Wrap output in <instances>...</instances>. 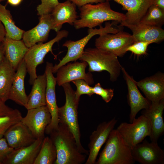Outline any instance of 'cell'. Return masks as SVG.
I'll list each match as a JSON object with an SVG mask.
<instances>
[{
	"label": "cell",
	"mask_w": 164,
	"mask_h": 164,
	"mask_svg": "<svg viewBox=\"0 0 164 164\" xmlns=\"http://www.w3.org/2000/svg\"><path fill=\"white\" fill-rule=\"evenodd\" d=\"M56 150L54 164H82L87 156L82 153L73 135L65 124L59 122L57 128L49 134Z\"/></svg>",
	"instance_id": "6da1fadb"
},
{
	"label": "cell",
	"mask_w": 164,
	"mask_h": 164,
	"mask_svg": "<svg viewBox=\"0 0 164 164\" xmlns=\"http://www.w3.org/2000/svg\"><path fill=\"white\" fill-rule=\"evenodd\" d=\"M79 10L80 18L76 20L73 25L77 29L85 27L93 28L108 21L121 22L125 19V14L112 10L108 1L95 5L86 4L80 7Z\"/></svg>",
	"instance_id": "7a4b0ae2"
},
{
	"label": "cell",
	"mask_w": 164,
	"mask_h": 164,
	"mask_svg": "<svg viewBox=\"0 0 164 164\" xmlns=\"http://www.w3.org/2000/svg\"><path fill=\"white\" fill-rule=\"evenodd\" d=\"M65 95L66 101L63 106L58 108L59 122L65 124L68 127L75 139L78 147L80 152L88 155V151L81 145V134L78 121V108L80 100L75 96L70 82L62 86Z\"/></svg>",
	"instance_id": "3957f363"
},
{
	"label": "cell",
	"mask_w": 164,
	"mask_h": 164,
	"mask_svg": "<svg viewBox=\"0 0 164 164\" xmlns=\"http://www.w3.org/2000/svg\"><path fill=\"white\" fill-rule=\"evenodd\" d=\"M79 60L87 63L90 72L107 71L113 82L117 80L121 71L118 56L96 47L85 49Z\"/></svg>",
	"instance_id": "277c9868"
},
{
	"label": "cell",
	"mask_w": 164,
	"mask_h": 164,
	"mask_svg": "<svg viewBox=\"0 0 164 164\" xmlns=\"http://www.w3.org/2000/svg\"><path fill=\"white\" fill-rule=\"evenodd\" d=\"M96 164H133L131 149L125 143L117 129L110 133Z\"/></svg>",
	"instance_id": "5b68a950"
},
{
	"label": "cell",
	"mask_w": 164,
	"mask_h": 164,
	"mask_svg": "<svg viewBox=\"0 0 164 164\" xmlns=\"http://www.w3.org/2000/svg\"><path fill=\"white\" fill-rule=\"evenodd\" d=\"M113 23H110V22H107L105 23L104 27L100 26L98 29L95 28L89 29L88 35L83 38L76 41L68 40L66 41L63 45V46L67 48V53L62 60H59L58 64L53 66L52 68L53 73H56L58 70L62 66L70 62L76 61L79 59L84 52L85 47L94 36L106 33L114 34L118 32L120 30L113 27Z\"/></svg>",
	"instance_id": "8992f818"
},
{
	"label": "cell",
	"mask_w": 164,
	"mask_h": 164,
	"mask_svg": "<svg viewBox=\"0 0 164 164\" xmlns=\"http://www.w3.org/2000/svg\"><path fill=\"white\" fill-rule=\"evenodd\" d=\"M68 32L65 30L59 31L57 32L56 36L49 42L43 43L39 42L29 48L24 58L25 62L27 72L29 76V83L32 85L34 80L37 77L36 68L39 64L43 63L44 59L46 54L50 52L55 59L57 55L53 52L52 47L56 42H59L62 39L68 36Z\"/></svg>",
	"instance_id": "52a82bcc"
},
{
	"label": "cell",
	"mask_w": 164,
	"mask_h": 164,
	"mask_svg": "<svg viewBox=\"0 0 164 164\" xmlns=\"http://www.w3.org/2000/svg\"><path fill=\"white\" fill-rule=\"evenodd\" d=\"M125 144L131 149L142 142L147 136H151V127L149 120L142 114L130 123H121L116 129Z\"/></svg>",
	"instance_id": "ba28073f"
},
{
	"label": "cell",
	"mask_w": 164,
	"mask_h": 164,
	"mask_svg": "<svg viewBox=\"0 0 164 164\" xmlns=\"http://www.w3.org/2000/svg\"><path fill=\"white\" fill-rule=\"evenodd\" d=\"M132 35L120 30L114 33H106L99 35L95 41L96 48L121 57L127 52L128 47L134 43Z\"/></svg>",
	"instance_id": "9c48e42d"
},
{
	"label": "cell",
	"mask_w": 164,
	"mask_h": 164,
	"mask_svg": "<svg viewBox=\"0 0 164 164\" xmlns=\"http://www.w3.org/2000/svg\"><path fill=\"white\" fill-rule=\"evenodd\" d=\"M21 121L30 130L36 138L45 137V130L51 121V115L46 106L27 110Z\"/></svg>",
	"instance_id": "30bf717a"
},
{
	"label": "cell",
	"mask_w": 164,
	"mask_h": 164,
	"mask_svg": "<svg viewBox=\"0 0 164 164\" xmlns=\"http://www.w3.org/2000/svg\"><path fill=\"white\" fill-rule=\"evenodd\" d=\"M53 66L52 63L46 62L45 72L47 79L46 91V104L51 118V122L47 127L45 130V133L48 135L57 128L59 123L58 107L57 105L56 95V78L54 76L52 71Z\"/></svg>",
	"instance_id": "8fae6325"
},
{
	"label": "cell",
	"mask_w": 164,
	"mask_h": 164,
	"mask_svg": "<svg viewBox=\"0 0 164 164\" xmlns=\"http://www.w3.org/2000/svg\"><path fill=\"white\" fill-rule=\"evenodd\" d=\"M117 122L114 118L108 121H104L98 125L89 137L88 145L89 154L85 164H95L99 151L106 142L108 136Z\"/></svg>",
	"instance_id": "7c38bea8"
},
{
	"label": "cell",
	"mask_w": 164,
	"mask_h": 164,
	"mask_svg": "<svg viewBox=\"0 0 164 164\" xmlns=\"http://www.w3.org/2000/svg\"><path fill=\"white\" fill-rule=\"evenodd\" d=\"M131 153L135 161L140 164H164V151L157 142L145 140L132 149Z\"/></svg>",
	"instance_id": "4fadbf2b"
},
{
	"label": "cell",
	"mask_w": 164,
	"mask_h": 164,
	"mask_svg": "<svg viewBox=\"0 0 164 164\" xmlns=\"http://www.w3.org/2000/svg\"><path fill=\"white\" fill-rule=\"evenodd\" d=\"M67 64L61 67L56 72L57 83L59 86L79 79H83L89 85L94 84L92 74L91 72H86V68L88 65L86 62L76 61Z\"/></svg>",
	"instance_id": "5bb4252c"
},
{
	"label": "cell",
	"mask_w": 164,
	"mask_h": 164,
	"mask_svg": "<svg viewBox=\"0 0 164 164\" xmlns=\"http://www.w3.org/2000/svg\"><path fill=\"white\" fill-rule=\"evenodd\" d=\"M121 71L127 86L128 102L130 108L129 120L131 123L137 113L141 110L148 108L151 102L142 94L137 85V81L133 77L130 76L123 67Z\"/></svg>",
	"instance_id": "9a60e30c"
},
{
	"label": "cell",
	"mask_w": 164,
	"mask_h": 164,
	"mask_svg": "<svg viewBox=\"0 0 164 164\" xmlns=\"http://www.w3.org/2000/svg\"><path fill=\"white\" fill-rule=\"evenodd\" d=\"M113 1L120 4L127 12L125 19L120 22V27L133 26L139 23L141 19L152 5V0H105Z\"/></svg>",
	"instance_id": "2e32d148"
},
{
	"label": "cell",
	"mask_w": 164,
	"mask_h": 164,
	"mask_svg": "<svg viewBox=\"0 0 164 164\" xmlns=\"http://www.w3.org/2000/svg\"><path fill=\"white\" fill-rule=\"evenodd\" d=\"M164 99L151 102L149 107L142 112V114L147 118L150 123L152 134L150 138L152 142H157L164 133Z\"/></svg>",
	"instance_id": "e0dca14e"
},
{
	"label": "cell",
	"mask_w": 164,
	"mask_h": 164,
	"mask_svg": "<svg viewBox=\"0 0 164 164\" xmlns=\"http://www.w3.org/2000/svg\"><path fill=\"white\" fill-rule=\"evenodd\" d=\"M53 27V20L51 13L40 16L39 22L36 26L25 31L22 40L28 48L37 43L46 41Z\"/></svg>",
	"instance_id": "ac0fdd59"
},
{
	"label": "cell",
	"mask_w": 164,
	"mask_h": 164,
	"mask_svg": "<svg viewBox=\"0 0 164 164\" xmlns=\"http://www.w3.org/2000/svg\"><path fill=\"white\" fill-rule=\"evenodd\" d=\"M9 146L16 149L29 146L36 139L29 128L21 121L11 126L4 134Z\"/></svg>",
	"instance_id": "d6986e66"
},
{
	"label": "cell",
	"mask_w": 164,
	"mask_h": 164,
	"mask_svg": "<svg viewBox=\"0 0 164 164\" xmlns=\"http://www.w3.org/2000/svg\"><path fill=\"white\" fill-rule=\"evenodd\" d=\"M137 85L151 102L164 99V74L158 72L136 82Z\"/></svg>",
	"instance_id": "ffe728a7"
},
{
	"label": "cell",
	"mask_w": 164,
	"mask_h": 164,
	"mask_svg": "<svg viewBox=\"0 0 164 164\" xmlns=\"http://www.w3.org/2000/svg\"><path fill=\"white\" fill-rule=\"evenodd\" d=\"M44 138H37L29 146L14 149L3 161V164H34Z\"/></svg>",
	"instance_id": "44dd1931"
},
{
	"label": "cell",
	"mask_w": 164,
	"mask_h": 164,
	"mask_svg": "<svg viewBox=\"0 0 164 164\" xmlns=\"http://www.w3.org/2000/svg\"><path fill=\"white\" fill-rule=\"evenodd\" d=\"M77 13L76 5L72 2L66 0L59 3L51 13L53 22V29L57 32L65 23L73 25L78 18Z\"/></svg>",
	"instance_id": "7402d4cb"
},
{
	"label": "cell",
	"mask_w": 164,
	"mask_h": 164,
	"mask_svg": "<svg viewBox=\"0 0 164 164\" xmlns=\"http://www.w3.org/2000/svg\"><path fill=\"white\" fill-rule=\"evenodd\" d=\"M27 72L26 66L23 59L16 71L9 96V99L25 108L28 98L24 86V80Z\"/></svg>",
	"instance_id": "603a6c76"
},
{
	"label": "cell",
	"mask_w": 164,
	"mask_h": 164,
	"mask_svg": "<svg viewBox=\"0 0 164 164\" xmlns=\"http://www.w3.org/2000/svg\"><path fill=\"white\" fill-rule=\"evenodd\" d=\"M127 27L132 32L134 42L146 41L158 43L164 39V30L162 27L140 23Z\"/></svg>",
	"instance_id": "cb8c5ba5"
},
{
	"label": "cell",
	"mask_w": 164,
	"mask_h": 164,
	"mask_svg": "<svg viewBox=\"0 0 164 164\" xmlns=\"http://www.w3.org/2000/svg\"><path fill=\"white\" fill-rule=\"evenodd\" d=\"M3 43L5 56L11 66L16 71L29 48L22 40H14L6 36Z\"/></svg>",
	"instance_id": "d4e9b609"
},
{
	"label": "cell",
	"mask_w": 164,
	"mask_h": 164,
	"mask_svg": "<svg viewBox=\"0 0 164 164\" xmlns=\"http://www.w3.org/2000/svg\"><path fill=\"white\" fill-rule=\"evenodd\" d=\"M46 77L45 72L42 75L37 76L33 81L31 91L28 96L27 103L25 108L27 110L46 106Z\"/></svg>",
	"instance_id": "484cf974"
},
{
	"label": "cell",
	"mask_w": 164,
	"mask_h": 164,
	"mask_svg": "<svg viewBox=\"0 0 164 164\" xmlns=\"http://www.w3.org/2000/svg\"><path fill=\"white\" fill-rule=\"evenodd\" d=\"M15 72L5 56L0 67V99L4 102L9 99Z\"/></svg>",
	"instance_id": "4316f807"
},
{
	"label": "cell",
	"mask_w": 164,
	"mask_h": 164,
	"mask_svg": "<svg viewBox=\"0 0 164 164\" xmlns=\"http://www.w3.org/2000/svg\"><path fill=\"white\" fill-rule=\"evenodd\" d=\"M0 20L6 31V36L12 39L20 40L25 31L17 27L15 24L10 11L5 5L0 4Z\"/></svg>",
	"instance_id": "83f0119b"
},
{
	"label": "cell",
	"mask_w": 164,
	"mask_h": 164,
	"mask_svg": "<svg viewBox=\"0 0 164 164\" xmlns=\"http://www.w3.org/2000/svg\"><path fill=\"white\" fill-rule=\"evenodd\" d=\"M56 159L55 147L50 137H45L34 164H54Z\"/></svg>",
	"instance_id": "f1b7e54d"
},
{
	"label": "cell",
	"mask_w": 164,
	"mask_h": 164,
	"mask_svg": "<svg viewBox=\"0 0 164 164\" xmlns=\"http://www.w3.org/2000/svg\"><path fill=\"white\" fill-rule=\"evenodd\" d=\"M139 23L162 27L164 23V10L156 5H152L149 7Z\"/></svg>",
	"instance_id": "f546056e"
},
{
	"label": "cell",
	"mask_w": 164,
	"mask_h": 164,
	"mask_svg": "<svg viewBox=\"0 0 164 164\" xmlns=\"http://www.w3.org/2000/svg\"><path fill=\"white\" fill-rule=\"evenodd\" d=\"M22 117L21 112L17 109H14L9 115L0 117V139L11 126L21 121Z\"/></svg>",
	"instance_id": "4dcf8cb0"
},
{
	"label": "cell",
	"mask_w": 164,
	"mask_h": 164,
	"mask_svg": "<svg viewBox=\"0 0 164 164\" xmlns=\"http://www.w3.org/2000/svg\"><path fill=\"white\" fill-rule=\"evenodd\" d=\"M76 86L77 90L75 91L76 98L80 100V96L83 94H86L90 96L94 94L92 91V87L84 80L79 79L72 81Z\"/></svg>",
	"instance_id": "1f68e13d"
},
{
	"label": "cell",
	"mask_w": 164,
	"mask_h": 164,
	"mask_svg": "<svg viewBox=\"0 0 164 164\" xmlns=\"http://www.w3.org/2000/svg\"><path fill=\"white\" fill-rule=\"evenodd\" d=\"M41 4L37 7V14L42 15L51 13L59 2L58 0H41Z\"/></svg>",
	"instance_id": "d6a6232c"
},
{
	"label": "cell",
	"mask_w": 164,
	"mask_h": 164,
	"mask_svg": "<svg viewBox=\"0 0 164 164\" xmlns=\"http://www.w3.org/2000/svg\"><path fill=\"white\" fill-rule=\"evenodd\" d=\"M114 90L111 88H103L99 83L92 87L94 94H96L101 97L102 99L106 103L109 102L112 99L114 94Z\"/></svg>",
	"instance_id": "836d02e7"
},
{
	"label": "cell",
	"mask_w": 164,
	"mask_h": 164,
	"mask_svg": "<svg viewBox=\"0 0 164 164\" xmlns=\"http://www.w3.org/2000/svg\"><path fill=\"white\" fill-rule=\"evenodd\" d=\"M151 43L146 41H138L133 43L127 48V52L130 51L135 55L145 54L148 46Z\"/></svg>",
	"instance_id": "e575fe53"
},
{
	"label": "cell",
	"mask_w": 164,
	"mask_h": 164,
	"mask_svg": "<svg viewBox=\"0 0 164 164\" xmlns=\"http://www.w3.org/2000/svg\"><path fill=\"white\" fill-rule=\"evenodd\" d=\"M14 149L10 147L4 138L0 139V161H3Z\"/></svg>",
	"instance_id": "d590c367"
},
{
	"label": "cell",
	"mask_w": 164,
	"mask_h": 164,
	"mask_svg": "<svg viewBox=\"0 0 164 164\" xmlns=\"http://www.w3.org/2000/svg\"><path fill=\"white\" fill-rule=\"evenodd\" d=\"M74 4L76 6L81 7L86 4L94 3H99L105 2V0H66Z\"/></svg>",
	"instance_id": "8d00e7d4"
},
{
	"label": "cell",
	"mask_w": 164,
	"mask_h": 164,
	"mask_svg": "<svg viewBox=\"0 0 164 164\" xmlns=\"http://www.w3.org/2000/svg\"><path fill=\"white\" fill-rule=\"evenodd\" d=\"M14 109L6 105L5 102L0 99V117L8 115L13 112Z\"/></svg>",
	"instance_id": "74e56055"
},
{
	"label": "cell",
	"mask_w": 164,
	"mask_h": 164,
	"mask_svg": "<svg viewBox=\"0 0 164 164\" xmlns=\"http://www.w3.org/2000/svg\"><path fill=\"white\" fill-rule=\"evenodd\" d=\"M6 33V31L4 26L0 20V43L4 42Z\"/></svg>",
	"instance_id": "f35d334b"
},
{
	"label": "cell",
	"mask_w": 164,
	"mask_h": 164,
	"mask_svg": "<svg viewBox=\"0 0 164 164\" xmlns=\"http://www.w3.org/2000/svg\"><path fill=\"white\" fill-rule=\"evenodd\" d=\"M5 49L3 42L0 43V67L5 57Z\"/></svg>",
	"instance_id": "ab89813d"
},
{
	"label": "cell",
	"mask_w": 164,
	"mask_h": 164,
	"mask_svg": "<svg viewBox=\"0 0 164 164\" xmlns=\"http://www.w3.org/2000/svg\"><path fill=\"white\" fill-rule=\"evenodd\" d=\"M154 5L164 10V0H152Z\"/></svg>",
	"instance_id": "60d3db41"
},
{
	"label": "cell",
	"mask_w": 164,
	"mask_h": 164,
	"mask_svg": "<svg viewBox=\"0 0 164 164\" xmlns=\"http://www.w3.org/2000/svg\"><path fill=\"white\" fill-rule=\"evenodd\" d=\"M23 0H7V2L12 5L16 6L19 5Z\"/></svg>",
	"instance_id": "b9f144b4"
},
{
	"label": "cell",
	"mask_w": 164,
	"mask_h": 164,
	"mask_svg": "<svg viewBox=\"0 0 164 164\" xmlns=\"http://www.w3.org/2000/svg\"><path fill=\"white\" fill-rule=\"evenodd\" d=\"M4 0H0V3L1 2H2V1H4Z\"/></svg>",
	"instance_id": "7bdbcfd3"
},
{
	"label": "cell",
	"mask_w": 164,
	"mask_h": 164,
	"mask_svg": "<svg viewBox=\"0 0 164 164\" xmlns=\"http://www.w3.org/2000/svg\"><path fill=\"white\" fill-rule=\"evenodd\" d=\"M0 164H3L0 161Z\"/></svg>",
	"instance_id": "ee69618b"
}]
</instances>
